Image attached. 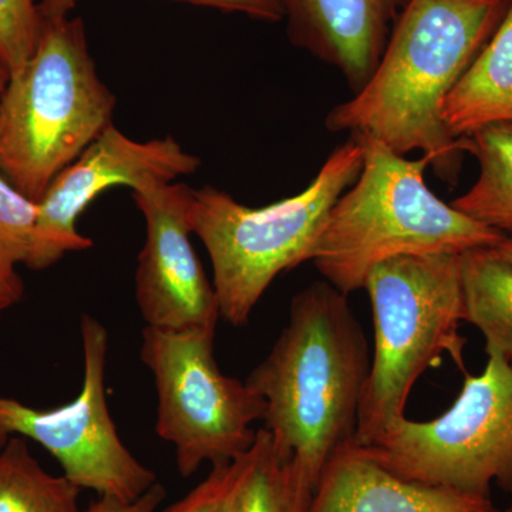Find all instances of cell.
<instances>
[{
  "label": "cell",
  "instance_id": "1",
  "mask_svg": "<svg viewBox=\"0 0 512 512\" xmlns=\"http://www.w3.org/2000/svg\"><path fill=\"white\" fill-rule=\"evenodd\" d=\"M510 0H409L369 82L326 117L330 131L367 134L400 156L421 151L457 184L468 138L443 120L448 94L488 42Z\"/></svg>",
  "mask_w": 512,
  "mask_h": 512
},
{
  "label": "cell",
  "instance_id": "2",
  "mask_svg": "<svg viewBox=\"0 0 512 512\" xmlns=\"http://www.w3.org/2000/svg\"><path fill=\"white\" fill-rule=\"evenodd\" d=\"M370 363L348 295L315 282L293 296L288 325L245 380L265 400L275 447L301 461L313 487L355 440Z\"/></svg>",
  "mask_w": 512,
  "mask_h": 512
},
{
  "label": "cell",
  "instance_id": "3",
  "mask_svg": "<svg viewBox=\"0 0 512 512\" xmlns=\"http://www.w3.org/2000/svg\"><path fill=\"white\" fill-rule=\"evenodd\" d=\"M350 136L363 148L362 171L329 212L311 261L338 291L349 296L363 289L375 266L397 256L463 255L503 241L504 232L430 190L429 158L409 160L375 137Z\"/></svg>",
  "mask_w": 512,
  "mask_h": 512
},
{
  "label": "cell",
  "instance_id": "4",
  "mask_svg": "<svg viewBox=\"0 0 512 512\" xmlns=\"http://www.w3.org/2000/svg\"><path fill=\"white\" fill-rule=\"evenodd\" d=\"M117 99L97 73L82 18L45 20L0 100V174L39 202L113 124Z\"/></svg>",
  "mask_w": 512,
  "mask_h": 512
},
{
  "label": "cell",
  "instance_id": "5",
  "mask_svg": "<svg viewBox=\"0 0 512 512\" xmlns=\"http://www.w3.org/2000/svg\"><path fill=\"white\" fill-rule=\"evenodd\" d=\"M362 167L363 148L352 136L333 150L305 190L265 207H247L211 185L192 188V234L210 255L222 318L247 325L276 276L312 261L329 212Z\"/></svg>",
  "mask_w": 512,
  "mask_h": 512
},
{
  "label": "cell",
  "instance_id": "6",
  "mask_svg": "<svg viewBox=\"0 0 512 512\" xmlns=\"http://www.w3.org/2000/svg\"><path fill=\"white\" fill-rule=\"evenodd\" d=\"M375 353L353 444L367 447L406 419L414 384L444 355L466 372L461 255H407L367 275Z\"/></svg>",
  "mask_w": 512,
  "mask_h": 512
},
{
  "label": "cell",
  "instance_id": "7",
  "mask_svg": "<svg viewBox=\"0 0 512 512\" xmlns=\"http://www.w3.org/2000/svg\"><path fill=\"white\" fill-rule=\"evenodd\" d=\"M217 328L143 330L141 360L157 390L158 437L175 447L178 473L231 463L255 444L266 403L247 382L221 372L214 355Z\"/></svg>",
  "mask_w": 512,
  "mask_h": 512
},
{
  "label": "cell",
  "instance_id": "8",
  "mask_svg": "<svg viewBox=\"0 0 512 512\" xmlns=\"http://www.w3.org/2000/svg\"><path fill=\"white\" fill-rule=\"evenodd\" d=\"M480 375L464 376L453 406L429 421L403 419L365 448L404 480L491 494L512 487V366L487 353Z\"/></svg>",
  "mask_w": 512,
  "mask_h": 512
},
{
  "label": "cell",
  "instance_id": "9",
  "mask_svg": "<svg viewBox=\"0 0 512 512\" xmlns=\"http://www.w3.org/2000/svg\"><path fill=\"white\" fill-rule=\"evenodd\" d=\"M83 384L79 396L62 407L39 410L0 397V430L36 441L59 461L63 476L99 497L137 500L158 483L119 437L106 397L109 333L90 315L80 322Z\"/></svg>",
  "mask_w": 512,
  "mask_h": 512
},
{
  "label": "cell",
  "instance_id": "10",
  "mask_svg": "<svg viewBox=\"0 0 512 512\" xmlns=\"http://www.w3.org/2000/svg\"><path fill=\"white\" fill-rule=\"evenodd\" d=\"M201 160L173 136L136 141L111 124L76 161L64 168L37 202L29 269L43 271L69 252L87 251L93 241L77 229L84 210L117 185L131 190L160 181L173 183L194 174Z\"/></svg>",
  "mask_w": 512,
  "mask_h": 512
},
{
  "label": "cell",
  "instance_id": "11",
  "mask_svg": "<svg viewBox=\"0 0 512 512\" xmlns=\"http://www.w3.org/2000/svg\"><path fill=\"white\" fill-rule=\"evenodd\" d=\"M192 188L183 183H148L133 190L146 221L138 256L136 301L151 328H217L220 305L192 247Z\"/></svg>",
  "mask_w": 512,
  "mask_h": 512
},
{
  "label": "cell",
  "instance_id": "12",
  "mask_svg": "<svg viewBox=\"0 0 512 512\" xmlns=\"http://www.w3.org/2000/svg\"><path fill=\"white\" fill-rule=\"evenodd\" d=\"M409 0H282L295 46L343 74L353 93L376 72Z\"/></svg>",
  "mask_w": 512,
  "mask_h": 512
},
{
  "label": "cell",
  "instance_id": "13",
  "mask_svg": "<svg viewBox=\"0 0 512 512\" xmlns=\"http://www.w3.org/2000/svg\"><path fill=\"white\" fill-rule=\"evenodd\" d=\"M308 512H500L491 494L404 480L365 448L349 444L330 458L313 487Z\"/></svg>",
  "mask_w": 512,
  "mask_h": 512
},
{
  "label": "cell",
  "instance_id": "14",
  "mask_svg": "<svg viewBox=\"0 0 512 512\" xmlns=\"http://www.w3.org/2000/svg\"><path fill=\"white\" fill-rule=\"evenodd\" d=\"M443 120L454 137L512 123V0L493 35L448 94Z\"/></svg>",
  "mask_w": 512,
  "mask_h": 512
},
{
  "label": "cell",
  "instance_id": "15",
  "mask_svg": "<svg viewBox=\"0 0 512 512\" xmlns=\"http://www.w3.org/2000/svg\"><path fill=\"white\" fill-rule=\"evenodd\" d=\"M464 322L485 339V353H497L512 366V264L494 248L461 255Z\"/></svg>",
  "mask_w": 512,
  "mask_h": 512
},
{
  "label": "cell",
  "instance_id": "16",
  "mask_svg": "<svg viewBox=\"0 0 512 512\" xmlns=\"http://www.w3.org/2000/svg\"><path fill=\"white\" fill-rule=\"evenodd\" d=\"M468 153L477 158L480 174L454 208L487 227L512 232V123L493 124L468 136Z\"/></svg>",
  "mask_w": 512,
  "mask_h": 512
},
{
  "label": "cell",
  "instance_id": "17",
  "mask_svg": "<svg viewBox=\"0 0 512 512\" xmlns=\"http://www.w3.org/2000/svg\"><path fill=\"white\" fill-rule=\"evenodd\" d=\"M82 488L66 476H52L19 437L0 451V512H82Z\"/></svg>",
  "mask_w": 512,
  "mask_h": 512
},
{
  "label": "cell",
  "instance_id": "18",
  "mask_svg": "<svg viewBox=\"0 0 512 512\" xmlns=\"http://www.w3.org/2000/svg\"><path fill=\"white\" fill-rule=\"evenodd\" d=\"M254 453L241 512H308L313 484L301 461L279 451L264 427L256 434Z\"/></svg>",
  "mask_w": 512,
  "mask_h": 512
},
{
  "label": "cell",
  "instance_id": "19",
  "mask_svg": "<svg viewBox=\"0 0 512 512\" xmlns=\"http://www.w3.org/2000/svg\"><path fill=\"white\" fill-rule=\"evenodd\" d=\"M254 446L231 463L211 468L190 493L157 512H241L245 487L254 468Z\"/></svg>",
  "mask_w": 512,
  "mask_h": 512
},
{
  "label": "cell",
  "instance_id": "20",
  "mask_svg": "<svg viewBox=\"0 0 512 512\" xmlns=\"http://www.w3.org/2000/svg\"><path fill=\"white\" fill-rule=\"evenodd\" d=\"M37 221V202L0 174V256L8 264H28Z\"/></svg>",
  "mask_w": 512,
  "mask_h": 512
},
{
  "label": "cell",
  "instance_id": "21",
  "mask_svg": "<svg viewBox=\"0 0 512 512\" xmlns=\"http://www.w3.org/2000/svg\"><path fill=\"white\" fill-rule=\"evenodd\" d=\"M42 26L36 0H0V60L10 76L32 57Z\"/></svg>",
  "mask_w": 512,
  "mask_h": 512
},
{
  "label": "cell",
  "instance_id": "22",
  "mask_svg": "<svg viewBox=\"0 0 512 512\" xmlns=\"http://www.w3.org/2000/svg\"><path fill=\"white\" fill-rule=\"evenodd\" d=\"M79 0H36L40 18L55 20L67 18ZM191 5L205 6L222 10V12L242 13L249 18L265 20V22H279L284 19V6L282 0H178Z\"/></svg>",
  "mask_w": 512,
  "mask_h": 512
},
{
  "label": "cell",
  "instance_id": "23",
  "mask_svg": "<svg viewBox=\"0 0 512 512\" xmlns=\"http://www.w3.org/2000/svg\"><path fill=\"white\" fill-rule=\"evenodd\" d=\"M167 491L164 485L156 483L137 500L123 501L117 498L99 497L86 512H157Z\"/></svg>",
  "mask_w": 512,
  "mask_h": 512
},
{
  "label": "cell",
  "instance_id": "24",
  "mask_svg": "<svg viewBox=\"0 0 512 512\" xmlns=\"http://www.w3.org/2000/svg\"><path fill=\"white\" fill-rule=\"evenodd\" d=\"M23 291V281L16 272V266L8 264L0 256V311L22 301Z\"/></svg>",
  "mask_w": 512,
  "mask_h": 512
},
{
  "label": "cell",
  "instance_id": "25",
  "mask_svg": "<svg viewBox=\"0 0 512 512\" xmlns=\"http://www.w3.org/2000/svg\"><path fill=\"white\" fill-rule=\"evenodd\" d=\"M494 251L497 252L501 258H504L505 261L511 262L512 264V232L511 234H505L503 241L494 248Z\"/></svg>",
  "mask_w": 512,
  "mask_h": 512
},
{
  "label": "cell",
  "instance_id": "26",
  "mask_svg": "<svg viewBox=\"0 0 512 512\" xmlns=\"http://www.w3.org/2000/svg\"><path fill=\"white\" fill-rule=\"evenodd\" d=\"M10 79L9 70L6 69L5 64L0 60V100H2L3 93H5L6 86H8Z\"/></svg>",
  "mask_w": 512,
  "mask_h": 512
},
{
  "label": "cell",
  "instance_id": "27",
  "mask_svg": "<svg viewBox=\"0 0 512 512\" xmlns=\"http://www.w3.org/2000/svg\"><path fill=\"white\" fill-rule=\"evenodd\" d=\"M10 434L6 433V431L0 430V451L5 447V444L8 443Z\"/></svg>",
  "mask_w": 512,
  "mask_h": 512
},
{
  "label": "cell",
  "instance_id": "28",
  "mask_svg": "<svg viewBox=\"0 0 512 512\" xmlns=\"http://www.w3.org/2000/svg\"><path fill=\"white\" fill-rule=\"evenodd\" d=\"M508 493L511 494V501L510 504H508V507L505 508L503 512H512V487L510 488V491H508Z\"/></svg>",
  "mask_w": 512,
  "mask_h": 512
},
{
  "label": "cell",
  "instance_id": "29",
  "mask_svg": "<svg viewBox=\"0 0 512 512\" xmlns=\"http://www.w3.org/2000/svg\"><path fill=\"white\" fill-rule=\"evenodd\" d=\"M0 312H2V311H0Z\"/></svg>",
  "mask_w": 512,
  "mask_h": 512
}]
</instances>
